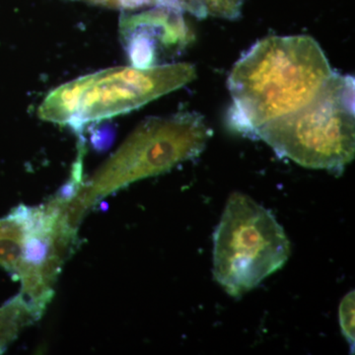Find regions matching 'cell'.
Instances as JSON below:
<instances>
[{"label": "cell", "mask_w": 355, "mask_h": 355, "mask_svg": "<svg viewBox=\"0 0 355 355\" xmlns=\"http://www.w3.org/2000/svg\"><path fill=\"white\" fill-rule=\"evenodd\" d=\"M334 73L312 37L261 40L236 62L228 77L231 127L254 137L263 125L309 103Z\"/></svg>", "instance_id": "6da1fadb"}, {"label": "cell", "mask_w": 355, "mask_h": 355, "mask_svg": "<svg viewBox=\"0 0 355 355\" xmlns=\"http://www.w3.org/2000/svg\"><path fill=\"white\" fill-rule=\"evenodd\" d=\"M279 158L342 174L355 154L354 78L335 73L297 111L254 132Z\"/></svg>", "instance_id": "7a4b0ae2"}, {"label": "cell", "mask_w": 355, "mask_h": 355, "mask_svg": "<svg viewBox=\"0 0 355 355\" xmlns=\"http://www.w3.org/2000/svg\"><path fill=\"white\" fill-rule=\"evenodd\" d=\"M212 132L202 114L178 113L142 121L123 144L77 189L90 209L96 202L130 184L170 171L202 153Z\"/></svg>", "instance_id": "3957f363"}, {"label": "cell", "mask_w": 355, "mask_h": 355, "mask_svg": "<svg viewBox=\"0 0 355 355\" xmlns=\"http://www.w3.org/2000/svg\"><path fill=\"white\" fill-rule=\"evenodd\" d=\"M289 254L288 238L272 212L232 193L214 236V279L224 291L244 295L286 265Z\"/></svg>", "instance_id": "277c9868"}, {"label": "cell", "mask_w": 355, "mask_h": 355, "mask_svg": "<svg viewBox=\"0 0 355 355\" xmlns=\"http://www.w3.org/2000/svg\"><path fill=\"white\" fill-rule=\"evenodd\" d=\"M197 77L195 65L120 67L79 77L80 92L70 127L81 130L89 123L128 113L191 83Z\"/></svg>", "instance_id": "5b68a950"}, {"label": "cell", "mask_w": 355, "mask_h": 355, "mask_svg": "<svg viewBox=\"0 0 355 355\" xmlns=\"http://www.w3.org/2000/svg\"><path fill=\"white\" fill-rule=\"evenodd\" d=\"M19 209L26 238L15 277L21 282V295L42 315L53 297L58 275L73 251L78 225L70 218L64 198L60 195L41 207L20 205Z\"/></svg>", "instance_id": "8992f818"}, {"label": "cell", "mask_w": 355, "mask_h": 355, "mask_svg": "<svg viewBox=\"0 0 355 355\" xmlns=\"http://www.w3.org/2000/svg\"><path fill=\"white\" fill-rule=\"evenodd\" d=\"M120 36L130 65L140 69L161 65L193 40L182 11L164 6L137 13L123 12Z\"/></svg>", "instance_id": "52a82bcc"}, {"label": "cell", "mask_w": 355, "mask_h": 355, "mask_svg": "<svg viewBox=\"0 0 355 355\" xmlns=\"http://www.w3.org/2000/svg\"><path fill=\"white\" fill-rule=\"evenodd\" d=\"M42 315L23 296H16L0 307V354L17 338L21 331Z\"/></svg>", "instance_id": "ba28073f"}, {"label": "cell", "mask_w": 355, "mask_h": 355, "mask_svg": "<svg viewBox=\"0 0 355 355\" xmlns=\"http://www.w3.org/2000/svg\"><path fill=\"white\" fill-rule=\"evenodd\" d=\"M207 16L234 20L241 14L242 0H202Z\"/></svg>", "instance_id": "9c48e42d"}, {"label": "cell", "mask_w": 355, "mask_h": 355, "mask_svg": "<svg viewBox=\"0 0 355 355\" xmlns=\"http://www.w3.org/2000/svg\"><path fill=\"white\" fill-rule=\"evenodd\" d=\"M340 323L343 334L354 349V291L343 299L340 306Z\"/></svg>", "instance_id": "30bf717a"}, {"label": "cell", "mask_w": 355, "mask_h": 355, "mask_svg": "<svg viewBox=\"0 0 355 355\" xmlns=\"http://www.w3.org/2000/svg\"><path fill=\"white\" fill-rule=\"evenodd\" d=\"M91 3L100 4V6L112 7V8L121 9V10H132L135 8H141L144 6H157L158 0H84Z\"/></svg>", "instance_id": "8fae6325"}]
</instances>
